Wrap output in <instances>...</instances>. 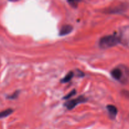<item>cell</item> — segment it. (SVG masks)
I'll return each mask as SVG.
<instances>
[{"label":"cell","instance_id":"1","mask_svg":"<svg viewBox=\"0 0 129 129\" xmlns=\"http://www.w3.org/2000/svg\"><path fill=\"white\" fill-rule=\"evenodd\" d=\"M120 42V38L116 34L114 35H107L101 38L99 41V45L102 49H108L112 47Z\"/></svg>","mask_w":129,"mask_h":129},{"label":"cell","instance_id":"2","mask_svg":"<svg viewBox=\"0 0 129 129\" xmlns=\"http://www.w3.org/2000/svg\"><path fill=\"white\" fill-rule=\"evenodd\" d=\"M87 101V99L83 96H81L78 97V98H75V99L71 100L70 101H68L64 103V106L68 108V110H72L76 107L78 105L81 104V103H84Z\"/></svg>","mask_w":129,"mask_h":129},{"label":"cell","instance_id":"3","mask_svg":"<svg viewBox=\"0 0 129 129\" xmlns=\"http://www.w3.org/2000/svg\"><path fill=\"white\" fill-rule=\"evenodd\" d=\"M112 76L116 80L120 81L122 78L123 76V73L122 71V69H120L119 68H117L113 69L111 72Z\"/></svg>","mask_w":129,"mask_h":129},{"label":"cell","instance_id":"4","mask_svg":"<svg viewBox=\"0 0 129 129\" xmlns=\"http://www.w3.org/2000/svg\"><path fill=\"white\" fill-rule=\"evenodd\" d=\"M107 108L110 118H115L116 116H117V113H118V110H117V107L114 105H109L107 106Z\"/></svg>","mask_w":129,"mask_h":129},{"label":"cell","instance_id":"5","mask_svg":"<svg viewBox=\"0 0 129 129\" xmlns=\"http://www.w3.org/2000/svg\"><path fill=\"white\" fill-rule=\"evenodd\" d=\"M73 30V27L70 25H64L62 27L60 28V32H59V35L63 36V35H66L68 34H70Z\"/></svg>","mask_w":129,"mask_h":129},{"label":"cell","instance_id":"6","mask_svg":"<svg viewBox=\"0 0 129 129\" xmlns=\"http://www.w3.org/2000/svg\"><path fill=\"white\" fill-rule=\"evenodd\" d=\"M74 72L70 71L69 73H68V74H66V76L64 77L63 79H62L61 83H68V82L70 81L73 79V78L74 77Z\"/></svg>","mask_w":129,"mask_h":129},{"label":"cell","instance_id":"7","mask_svg":"<svg viewBox=\"0 0 129 129\" xmlns=\"http://www.w3.org/2000/svg\"><path fill=\"white\" fill-rule=\"evenodd\" d=\"M13 112V110L11 109V108H8V109H6L2 112H0V119L7 117L8 116L11 115Z\"/></svg>","mask_w":129,"mask_h":129},{"label":"cell","instance_id":"8","mask_svg":"<svg viewBox=\"0 0 129 129\" xmlns=\"http://www.w3.org/2000/svg\"><path fill=\"white\" fill-rule=\"evenodd\" d=\"M19 93H20V92H19L18 91H15L13 94H11V95H10L9 96H8V99H10V100L16 99V98L18 97V96Z\"/></svg>","mask_w":129,"mask_h":129},{"label":"cell","instance_id":"9","mask_svg":"<svg viewBox=\"0 0 129 129\" xmlns=\"http://www.w3.org/2000/svg\"><path fill=\"white\" fill-rule=\"evenodd\" d=\"M76 93V90H73L71 92V93H69V94H67L66 96H64V99H65V100H68V99H69V98H70V97H71L72 96H73L74 95V94H75Z\"/></svg>","mask_w":129,"mask_h":129}]
</instances>
